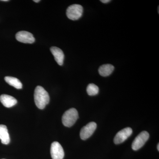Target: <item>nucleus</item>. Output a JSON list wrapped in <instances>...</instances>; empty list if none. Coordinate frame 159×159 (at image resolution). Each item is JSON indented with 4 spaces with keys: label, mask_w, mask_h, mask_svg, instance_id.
Masks as SVG:
<instances>
[{
    "label": "nucleus",
    "mask_w": 159,
    "mask_h": 159,
    "mask_svg": "<svg viewBox=\"0 0 159 159\" xmlns=\"http://www.w3.org/2000/svg\"><path fill=\"white\" fill-rule=\"evenodd\" d=\"M132 133V129L130 127L123 129L116 134L114 139V143L116 144H121L130 137Z\"/></svg>",
    "instance_id": "nucleus-7"
},
{
    "label": "nucleus",
    "mask_w": 159,
    "mask_h": 159,
    "mask_svg": "<svg viewBox=\"0 0 159 159\" xmlns=\"http://www.w3.org/2000/svg\"><path fill=\"white\" fill-rule=\"evenodd\" d=\"M50 50L57 63L59 66H62L65 58L64 54L62 50L56 47H51Z\"/></svg>",
    "instance_id": "nucleus-9"
},
{
    "label": "nucleus",
    "mask_w": 159,
    "mask_h": 159,
    "mask_svg": "<svg viewBox=\"0 0 159 159\" xmlns=\"http://www.w3.org/2000/svg\"><path fill=\"white\" fill-rule=\"evenodd\" d=\"M78 111L76 109L72 108L66 111L62 117L63 124L66 127L73 126L78 119Z\"/></svg>",
    "instance_id": "nucleus-2"
},
{
    "label": "nucleus",
    "mask_w": 159,
    "mask_h": 159,
    "mask_svg": "<svg viewBox=\"0 0 159 159\" xmlns=\"http://www.w3.org/2000/svg\"><path fill=\"white\" fill-rule=\"evenodd\" d=\"M51 154L53 159H63L65 155L64 151L59 142H54L51 144Z\"/></svg>",
    "instance_id": "nucleus-6"
},
{
    "label": "nucleus",
    "mask_w": 159,
    "mask_h": 159,
    "mask_svg": "<svg viewBox=\"0 0 159 159\" xmlns=\"http://www.w3.org/2000/svg\"><path fill=\"white\" fill-rule=\"evenodd\" d=\"M99 88L94 84H90L87 88V92L89 96L97 95L99 93Z\"/></svg>",
    "instance_id": "nucleus-14"
},
{
    "label": "nucleus",
    "mask_w": 159,
    "mask_h": 159,
    "mask_svg": "<svg viewBox=\"0 0 159 159\" xmlns=\"http://www.w3.org/2000/svg\"><path fill=\"white\" fill-rule=\"evenodd\" d=\"M149 135L148 132L142 131L140 133L135 139L132 145V148L134 150H139L142 148L149 139Z\"/></svg>",
    "instance_id": "nucleus-4"
},
{
    "label": "nucleus",
    "mask_w": 159,
    "mask_h": 159,
    "mask_svg": "<svg viewBox=\"0 0 159 159\" xmlns=\"http://www.w3.org/2000/svg\"><path fill=\"white\" fill-rule=\"evenodd\" d=\"M0 101L5 107L10 108L17 103L16 99L9 95L2 94L0 96Z\"/></svg>",
    "instance_id": "nucleus-10"
},
{
    "label": "nucleus",
    "mask_w": 159,
    "mask_h": 159,
    "mask_svg": "<svg viewBox=\"0 0 159 159\" xmlns=\"http://www.w3.org/2000/svg\"><path fill=\"white\" fill-rule=\"evenodd\" d=\"M5 80L8 84L12 86L16 89H19L22 88V84L19 80L16 77L7 76L5 77Z\"/></svg>",
    "instance_id": "nucleus-13"
},
{
    "label": "nucleus",
    "mask_w": 159,
    "mask_h": 159,
    "mask_svg": "<svg viewBox=\"0 0 159 159\" xmlns=\"http://www.w3.org/2000/svg\"><path fill=\"white\" fill-rule=\"evenodd\" d=\"M97 127V124L95 122H89L84 126L80 131V137L82 140H85L90 138L94 133Z\"/></svg>",
    "instance_id": "nucleus-5"
},
{
    "label": "nucleus",
    "mask_w": 159,
    "mask_h": 159,
    "mask_svg": "<svg viewBox=\"0 0 159 159\" xmlns=\"http://www.w3.org/2000/svg\"><path fill=\"white\" fill-rule=\"evenodd\" d=\"M159 144H158V145H157V149H158V150L159 151Z\"/></svg>",
    "instance_id": "nucleus-18"
},
{
    "label": "nucleus",
    "mask_w": 159,
    "mask_h": 159,
    "mask_svg": "<svg viewBox=\"0 0 159 159\" xmlns=\"http://www.w3.org/2000/svg\"><path fill=\"white\" fill-rule=\"evenodd\" d=\"M34 2H40V1H39V0H37V1H36V0H34Z\"/></svg>",
    "instance_id": "nucleus-16"
},
{
    "label": "nucleus",
    "mask_w": 159,
    "mask_h": 159,
    "mask_svg": "<svg viewBox=\"0 0 159 159\" xmlns=\"http://www.w3.org/2000/svg\"><path fill=\"white\" fill-rule=\"evenodd\" d=\"M1 1H2V2H9V0H2Z\"/></svg>",
    "instance_id": "nucleus-17"
},
{
    "label": "nucleus",
    "mask_w": 159,
    "mask_h": 159,
    "mask_svg": "<svg viewBox=\"0 0 159 159\" xmlns=\"http://www.w3.org/2000/svg\"><path fill=\"white\" fill-rule=\"evenodd\" d=\"M34 100L36 106L40 109H43L50 101L48 93L42 87L38 86L34 90Z\"/></svg>",
    "instance_id": "nucleus-1"
},
{
    "label": "nucleus",
    "mask_w": 159,
    "mask_h": 159,
    "mask_svg": "<svg viewBox=\"0 0 159 159\" xmlns=\"http://www.w3.org/2000/svg\"><path fill=\"white\" fill-rule=\"evenodd\" d=\"M115 67L112 65H103L99 68V74L102 77H107L112 73Z\"/></svg>",
    "instance_id": "nucleus-12"
},
{
    "label": "nucleus",
    "mask_w": 159,
    "mask_h": 159,
    "mask_svg": "<svg viewBox=\"0 0 159 159\" xmlns=\"http://www.w3.org/2000/svg\"></svg>",
    "instance_id": "nucleus-19"
},
{
    "label": "nucleus",
    "mask_w": 159,
    "mask_h": 159,
    "mask_svg": "<svg viewBox=\"0 0 159 159\" xmlns=\"http://www.w3.org/2000/svg\"><path fill=\"white\" fill-rule=\"evenodd\" d=\"M16 40L21 43H33L35 41L33 34L27 31H20L16 35Z\"/></svg>",
    "instance_id": "nucleus-8"
},
{
    "label": "nucleus",
    "mask_w": 159,
    "mask_h": 159,
    "mask_svg": "<svg viewBox=\"0 0 159 159\" xmlns=\"http://www.w3.org/2000/svg\"><path fill=\"white\" fill-rule=\"evenodd\" d=\"M0 140L5 145H8L10 142V137L6 125H0Z\"/></svg>",
    "instance_id": "nucleus-11"
},
{
    "label": "nucleus",
    "mask_w": 159,
    "mask_h": 159,
    "mask_svg": "<svg viewBox=\"0 0 159 159\" xmlns=\"http://www.w3.org/2000/svg\"><path fill=\"white\" fill-rule=\"evenodd\" d=\"M110 2V0H101V2L103 3H107Z\"/></svg>",
    "instance_id": "nucleus-15"
},
{
    "label": "nucleus",
    "mask_w": 159,
    "mask_h": 159,
    "mask_svg": "<svg viewBox=\"0 0 159 159\" xmlns=\"http://www.w3.org/2000/svg\"><path fill=\"white\" fill-rule=\"evenodd\" d=\"M83 8L81 5L74 4L69 6L66 10V15L70 20H76L82 16Z\"/></svg>",
    "instance_id": "nucleus-3"
}]
</instances>
